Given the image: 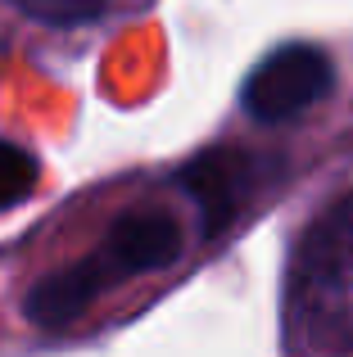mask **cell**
I'll list each match as a JSON object with an SVG mask.
<instances>
[{
	"mask_svg": "<svg viewBox=\"0 0 353 357\" xmlns=\"http://www.w3.org/2000/svg\"><path fill=\"white\" fill-rule=\"evenodd\" d=\"M294 317L313 326V340L353 357V199L313 231L294 271Z\"/></svg>",
	"mask_w": 353,
	"mask_h": 357,
	"instance_id": "1",
	"label": "cell"
},
{
	"mask_svg": "<svg viewBox=\"0 0 353 357\" xmlns=\"http://www.w3.org/2000/svg\"><path fill=\"white\" fill-rule=\"evenodd\" d=\"M331 59L317 45H281L272 50L245 82V109L258 122H290L331 91Z\"/></svg>",
	"mask_w": 353,
	"mask_h": 357,
	"instance_id": "2",
	"label": "cell"
},
{
	"mask_svg": "<svg viewBox=\"0 0 353 357\" xmlns=\"http://www.w3.org/2000/svg\"><path fill=\"white\" fill-rule=\"evenodd\" d=\"M176 253H181V227H176L168 213H127L91 258L118 285L127 276L168 267V262H176Z\"/></svg>",
	"mask_w": 353,
	"mask_h": 357,
	"instance_id": "3",
	"label": "cell"
},
{
	"mask_svg": "<svg viewBox=\"0 0 353 357\" xmlns=\"http://www.w3.org/2000/svg\"><path fill=\"white\" fill-rule=\"evenodd\" d=\"M254 172H258L254 158L240 154V149H227V145L200 154L181 172V185H186V195L200 204V218H204V231H209V236H218V231L236 218L245 190L254 185Z\"/></svg>",
	"mask_w": 353,
	"mask_h": 357,
	"instance_id": "4",
	"label": "cell"
},
{
	"mask_svg": "<svg viewBox=\"0 0 353 357\" xmlns=\"http://www.w3.org/2000/svg\"><path fill=\"white\" fill-rule=\"evenodd\" d=\"M105 289H109V276L100 271V262L82 258V262H73V267L45 276L41 285L27 294V321L45 326V331H59V326L77 321Z\"/></svg>",
	"mask_w": 353,
	"mask_h": 357,
	"instance_id": "5",
	"label": "cell"
},
{
	"mask_svg": "<svg viewBox=\"0 0 353 357\" xmlns=\"http://www.w3.org/2000/svg\"><path fill=\"white\" fill-rule=\"evenodd\" d=\"M36 190V158L18 149L14 140H0V213L23 204Z\"/></svg>",
	"mask_w": 353,
	"mask_h": 357,
	"instance_id": "6",
	"label": "cell"
},
{
	"mask_svg": "<svg viewBox=\"0 0 353 357\" xmlns=\"http://www.w3.org/2000/svg\"><path fill=\"white\" fill-rule=\"evenodd\" d=\"M9 5H18L27 18H41V23L77 27V23H91L109 0H9Z\"/></svg>",
	"mask_w": 353,
	"mask_h": 357,
	"instance_id": "7",
	"label": "cell"
}]
</instances>
